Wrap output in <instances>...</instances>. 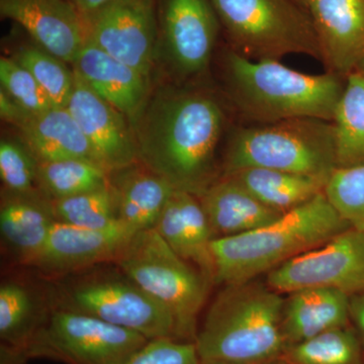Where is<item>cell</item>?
I'll use <instances>...</instances> for the list:
<instances>
[{
	"mask_svg": "<svg viewBox=\"0 0 364 364\" xmlns=\"http://www.w3.org/2000/svg\"><path fill=\"white\" fill-rule=\"evenodd\" d=\"M226 124L220 102L198 90H167L132 123L139 161L176 191L200 196L217 181L218 147Z\"/></svg>",
	"mask_w": 364,
	"mask_h": 364,
	"instance_id": "1",
	"label": "cell"
},
{
	"mask_svg": "<svg viewBox=\"0 0 364 364\" xmlns=\"http://www.w3.org/2000/svg\"><path fill=\"white\" fill-rule=\"evenodd\" d=\"M225 75L230 98L244 119L254 124L296 117L332 122L345 78L326 72L312 75L294 70L279 60H250L229 50Z\"/></svg>",
	"mask_w": 364,
	"mask_h": 364,
	"instance_id": "2",
	"label": "cell"
},
{
	"mask_svg": "<svg viewBox=\"0 0 364 364\" xmlns=\"http://www.w3.org/2000/svg\"><path fill=\"white\" fill-rule=\"evenodd\" d=\"M284 303L267 282L225 286L196 334L200 364H262L279 358L287 349Z\"/></svg>",
	"mask_w": 364,
	"mask_h": 364,
	"instance_id": "3",
	"label": "cell"
},
{
	"mask_svg": "<svg viewBox=\"0 0 364 364\" xmlns=\"http://www.w3.org/2000/svg\"><path fill=\"white\" fill-rule=\"evenodd\" d=\"M348 224L325 193L267 226L212 242L214 284L231 286L257 279L331 240Z\"/></svg>",
	"mask_w": 364,
	"mask_h": 364,
	"instance_id": "4",
	"label": "cell"
},
{
	"mask_svg": "<svg viewBox=\"0 0 364 364\" xmlns=\"http://www.w3.org/2000/svg\"><path fill=\"white\" fill-rule=\"evenodd\" d=\"M251 167L331 176L337 168L332 122L296 117L236 129L225 153L224 174Z\"/></svg>",
	"mask_w": 364,
	"mask_h": 364,
	"instance_id": "5",
	"label": "cell"
},
{
	"mask_svg": "<svg viewBox=\"0 0 364 364\" xmlns=\"http://www.w3.org/2000/svg\"><path fill=\"white\" fill-rule=\"evenodd\" d=\"M123 274L173 316L181 341L195 342L196 321L210 282L182 259L155 228L136 232L114 260Z\"/></svg>",
	"mask_w": 364,
	"mask_h": 364,
	"instance_id": "6",
	"label": "cell"
},
{
	"mask_svg": "<svg viewBox=\"0 0 364 364\" xmlns=\"http://www.w3.org/2000/svg\"><path fill=\"white\" fill-rule=\"evenodd\" d=\"M232 51L255 61L305 54L320 60L308 11L293 0H210Z\"/></svg>",
	"mask_w": 364,
	"mask_h": 364,
	"instance_id": "7",
	"label": "cell"
},
{
	"mask_svg": "<svg viewBox=\"0 0 364 364\" xmlns=\"http://www.w3.org/2000/svg\"><path fill=\"white\" fill-rule=\"evenodd\" d=\"M139 333L69 309L54 311L25 351L67 364H124L147 343Z\"/></svg>",
	"mask_w": 364,
	"mask_h": 364,
	"instance_id": "8",
	"label": "cell"
},
{
	"mask_svg": "<svg viewBox=\"0 0 364 364\" xmlns=\"http://www.w3.org/2000/svg\"><path fill=\"white\" fill-rule=\"evenodd\" d=\"M65 294L68 306L64 309L93 316L148 340H181L168 309L126 275L83 280Z\"/></svg>",
	"mask_w": 364,
	"mask_h": 364,
	"instance_id": "9",
	"label": "cell"
},
{
	"mask_svg": "<svg viewBox=\"0 0 364 364\" xmlns=\"http://www.w3.org/2000/svg\"><path fill=\"white\" fill-rule=\"evenodd\" d=\"M267 275V286L282 294L308 287L336 289L349 296L363 293L364 231L349 228Z\"/></svg>",
	"mask_w": 364,
	"mask_h": 364,
	"instance_id": "10",
	"label": "cell"
},
{
	"mask_svg": "<svg viewBox=\"0 0 364 364\" xmlns=\"http://www.w3.org/2000/svg\"><path fill=\"white\" fill-rule=\"evenodd\" d=\"M82 20L86 42L150 79L157 45L154 0H112Z\"/></svg>",
	"mask_w": 364,
	"mask_h": 364,
	"instance_id": "11",
	"label": "cell"
},
{
	"mask_svg": "<svg viewBox=\"0 0 364 364\" xmlns=\"http://www.w3.org/2000/svg\"><path fill=\"white\" fill-rule=\"evenodd\" d=\"M66 107L87 138L98 162L109 173L139 161L135 135L129 127L128 117L78 76L75 75L73 92Z\"/></svg>",
	"mask_w": 364,
	"mask_h": 364,
	"instance_id": "12",
	"label": "cell"
},
{
	"mask_svg": "<svg viewBox=\"0 0 364 364\" xmlns=\"http://www.w3.org/2000/svg\"><path fill=\"white\" fill-rule=\"evenodd\" d=\"M163 40L182 76L202 73L210 64L220 21L210 0H165Z\"/></svg>",
	"mask_w": 364,
	"mask_h": 364,
	"instance_id": "13",
	"label": "cell"
},
{
	"mask_svg": "<svg viewBox=\"0 0 364 364\" xmlns=\"http://www.w3.org/2000/svg\"><path fill=\"white\" fill-rule=\"evenodd\" d=\"M135 234L121 221L102 229L55 221L44 247L30 265L43 272L61 273L114 261Z\"/></svg>",
	"mask_w": 364,
	"mask_h": 364,
	"instance_id": "14",
	"label": "cell"
},
{
	"mask_svg": "<svg viewBox=\"0 0 364 364\" xmlns=\"http://www.w3.org/2000/svg\"><path fill=\"white\" fill-rule=\"evenodd\" d=\"M0 14L65 63H73L85 44L82 16L69 0H0Z\"/></svg>",
	"mask_w": 364,
	"mask_h": 364,
	"instance_id": "15",
	"label": "cell"
},
{
	"mask_svg": "<svg viewBox=\"0 0 364 364\" xmlns=\"http://www.w3.org/2000/svg\"><path fill=\"white\" fill-rule=\"evenodd\" d=\"M326 70L346 78L364 56V0H308Z\"/></svg>",
	"mask_w": 364,
	"mask_h": 364,
	"instance_id": "16",
	"label": "cell"
},
{
	"mask_svg": "<svg viewBox=\"0 0 364 364\" xmlns=\"http://www.w3.org/2000/svg\"><path fill=\"white\" fill-rule=\"evenodd\" d=\"M72 66L76 76L128 117L131 124L147 104L149 78L90 42H85Z\"/></svg>",
	"mask_w": 364,
	"mask_h": 364,
	"instance_id": "17",
	"label": "cell"
},
{
	"mask_svg": "<svg viewBox=\"0 0 364 364\" xmlns=\"http://www.w3.org/2000/svg\"><path fill=\"white\" fill-rule=\"evenodd\" d=\"M287 294L282 320L287 348L330 330L346 327L350 321V296L342 291L308 287Z\"/></svg>",
	"mask_w": 364,
	"mask_h": 364,
	"instance_id": "18",
	"label": "cell"
},
{
	"mask_svg": "<svg viewBox=\"0 0 364 364\" xmlns=\"http://www.w3.org/2000/svg\"><path fill=\"white\" fill-rule=\"evenodd\" d=\"M18 127L37 162L80 159L102 166L66 107H52L41 114H28Z\"/></svg>",
	"mask_w": 364,
	"mask_h": 364,
	"instance_id": "19",
	"label": "cell"
},
{
	"mask_svg": "<svg viewBox=\"0 0 364 364\" xmlns=\"http://www.w3.org/2000/svg\"><path fill=\"white\" fill-rule=\"evenodd\" d=\"M198 198L215 238L247 233L284 215L263 205L247 189L226 176L215 181Z\"/></svg>",
	"mask_w": 364,
	"mask_h": 364,
	"instance_id": "20",
	"label": "cell"
},
{
	"mask_svg": "<svg viewBox=\"0 0 364 364\" xmlns=\"http://www.w3.org/2000/svg\"><path fill=\"white\" fill-rule=\"evenodd\" d=\"M280 214L301 207L324 193L330 176H308L267 168H243L225 173Z\"/></svg>",
	"mask_w": 364,
	"mask_h": 364,
	"instance_id": "21",
	"label": "cell"
},
{
	"mask_svg": "<svg viewBox=\"0 0 364 364\" xmlns=\"http://www.w3.org/2000/svg\"><path fill=\"white\" fill-rule=\"evenodd\" d=\"M135 165V164H134ZM121 169V179L111 181L117 200L119 220L134 232L154 228L163 208L176 191L147 167ZM111 179V178H109Z\"/></svg>",
	"mask_w": 364,
	"mask_h": 364,
	"instance_id": "22",
	"label": "cell"
},
{
	"mask_svg": "<svg viewBox=\"0 0 364 364\" xmlns=\"http://www.w3.org/2000/svg\"><path fill=\"white\" fill-rule=\"evenodd\" d=\"M332 123L337 168L364 164V76L359 72L345 78Z\"/></svg>",
	"mask_w": 364,
	"mask_h": 364,
	"instance_id": "23",
	"label": "cell"
},
{
	"mask_svg": "<svg viewBox=\"0 0 364 364\" xmlns=\"http://www.w3.org/2000/svg\"><path fill=\"white\" fill-rule=\"evenodd\" d=\"M55 221L51 210L26 200L6 203L0 212L2 237L26 264L44 247Z\"/></svg>",
	"mask_w": 364,
	"mask_h": 364,
	"instance_id": "24",
	"label": "cell"
},
{
	"mask_svg": "<svg viewBox=\"0 0 364 364\" xmlns=\"http://www.w3.org/2000/svg\"><path fill=\"white\" fill-rule=\"evenodd\" d=\"M37 181L53 200L111 186L107 170L95 163L80 159L37 162Z\"/></svg>",
	"mask_w": 364,
	"mask_h": 364,
	"instance_id": "25",
	"label": "cell"
},
{
	"mask_svg": "<svg viewBox=\"0 0 364 364\" xmlns=\"http://www.w3.org/2000/svg\"><path fill=\"white\" fill-rule=\"evenodd\" d=\"M40 331L33 320V301L25 287L18 284H2L0 289V337L2 343L18 358Z\"/></svg>",
	"mask_w": 364,
	"mask_h": 364,
	"instance_id": "26",
	"label": "cell"
},
{
	"mask_svg": "<svg viewBox=\"0 0 364 364\" xmlns=\"http://www.w3.org/2000/svg\"><path fill=\"white\" fill-rule=\"evenodd\" d=\"M282 356L286 364H358L360 345L350 330L337 328L291 345Z\"/></svg>",
	"mask_w": 364,
	"mask_h": 364,
	"instance_id": "27",
	"label": "cell"
},
{
	"mask_svg": "<svg viewBox=\"0 0 364 364\" xmlns=\"http://www.w3.org/2000/svg\"><path fill=\"white\" fill-rule=\"evenodd\" d=\"M50 210L56 221L90 229H102L119 221L112 184L90 193L53 200Z\"/></svg>",
	"mask_w": 364,
	"mask_h": 364,
	"instance_id": "28",
	"label": "cell"
},
{
	"mask_svg": "<svg viewBox=\"0 0 364 364\" xmlns=\"http://www.w3.org/2000/svg\"><path fill=\"white\" fill-rule=\"evenodd\" d=\"M14 59L32 73L53 107H67L75 83V75L65 62L40 46L21 48Z\"/></svg>",
	"mask_w": 364,
	"mask_h": 364,
	"instance_id": "29",
	"label": "cell"
},
{
	"mask_svg": "<svg viewBox=\"0 0 364 364\" xmlns=\"http://www.w3.org/2000/svg\"><path fill=\"white\" fill-rule=\"evenodd\" d=\"M176 196L188 242V262L196 265L210 282H214L212 242L215 236L200 198L181 191H176Z\"/></svg>",
	"mask_w": 364,
	"mask_h": 364,
	"instance_id": "30",
	"label": "cell"
},
{
	"mask_svg": "<svg viewBox=\"0 0 364 364\" xmlns=\"http://www.w3.org/2000/svg\"><path fill=\"white\" fill-rule=\"evenodd\" d=\"M324 193L351 228L364 231V164L335 169Z\"/></svg>",
	"mask_w": 364,
	"mask_h": 364,
	"instance_id": "31",
	"label": "cell"
},
{
	"mask_svg": "<svg viewBox=\"0 0 364 364\" xmlns=\"http://www.w3.org/2000/svg\"><path fill=\"white\" fill-rule=\"evenodd\" d=\"M0 82L2 90L30 114H41L53 107L32 73L14 58H0Z\"/></svg>",
	"mask_w": 364,
	"mask_h": 364,
	"instance_id": "32",
	"label": "cell"
},
{
	"mask_svg": "<svg viewBox=\"0 0 364 364\" xmlns=\"http://www.w3.org/2000/svg\"><path fill=\"white\" fill-rule=\"evenodd\" d=\"M0 176L4 186L18 195H26L37 181V161L31 153L11 141L0 143Z\"/></svg>",
	"mask_w": 364,
	"mask_h": 364,
	"instance_id": "33",
	"label": "cell"
},
{
	"mask_svg": "<svg viewBox=\"0 0 364 364\" xmlns=\"http://www.w3.org/2000/svg\"><path fill=\"white\" fill-rule=\"evenodd\" d=\"M124 364H200L195 342L172 338L148 340Z\"/></svg>",
	"mask_w": 364,
	"mask_h": 364,
	"instance_id": "34",
	"label": "cell"
},
{
	"mask_svg": "<svg viewBox=\"0 0 364 364\" xmlns=\"http://www.w3.org/2000/svg\"><path fill=\"white\" fill-rule=\"evenodd\" d=\"M0 114L4 121L11 122L18 126L28 116V112L21 109L20 105L9 97L4 90H0Z\"/></svg>",
	"mask_w": 364,
	"mask_h": 364,
	"instance_id": "35",
	"label": "cell"
},
{
	"mask_svg": "<svg viewBox=\"0 0 364 364\" xmlns=\"http://www.w3.org/2000/svg\"><path fill=\"white\" fill-rule=\"evenodd\" d=\"M350 320L364 337V291L350 296Z\"/></svg>",
	"mask_w": 364,
	"mask_h": 364,
	"instance_id": "36",
	"label": "cell"
},
{
	"mask_svg": "<svg viewBox=\"0 0 364 364\" xmlns=\"http://www.w3.org/2000/svg\"><path fill=\"white\" fill-rule=\"evenodd\" d=\"M82 18L95 13L112 0H69Z\"/></svg>",
	"mask_w": 364,
	"mask_h": 364,
	"instance_id": "37",
	"label": "cell"
},
{
	"mask_svg": "<svg viewBox=\"0 0 364 364\" xmlns=\"http://www.w3.org/2000/svg\"><path fill=\"white\" fill-rule=\"evenodd\" d=\"M354 71H358L364 76V56L360 59V61L358 62V65L355 67V70Z\"/></svg>",
	"mask_w": 364,
	"mask_h": 364,
	"instance_id": "38",
	"label": "cell"
},
{
	"mask_svg": "<svg viewBox=\"0 0 364 364\" xmlns=\"http://www.w3.org/2000/svg\"><path fill=\"white\" fill-rule=\"evenodd\" d=\"M293 1L296 2V4H299V6L306 9V2H308V0H293Z\"/></svg>",
	"mask_w": 364,
	"mask_h": 364,
	"instance_id": "39",
	"label": "cell"
},
{
	"mask_svg": "<svg viewBox=\"0 0 364 364\" xmlns=\"http://www.w3.org/2000/svg\"><path fill=\"white\" fill-rule=\"evenodd\" d=\"M275 360H273V361H270V363H262V364H277L274 363Z\"/></svg>",
	"mask_w": 364,
	"mask_h": 364,
	"instance_id": "40",
	"label": "cell"
}]
</instances>
